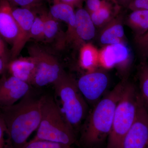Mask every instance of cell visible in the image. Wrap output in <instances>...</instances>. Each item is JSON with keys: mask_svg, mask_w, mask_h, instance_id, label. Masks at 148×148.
Returning <instances> with one entry per match:
<instances>
[{"mask_svg": "<svg viewBox=\"0 0 148 148\" xmlns=\"http://www.w3.org/2000/svg\"><path fill=\"white\" fill-rule=\"evenodd\" d=\"M0 148H12L9 133L0 112Z\"/></svg>", "mask_w": 148, "mask_h": 148, "instance_id": "obj_24", "label": "cell"}, {"mask_svg": "<svg viewBox=\"0 0 148 148\" xmlns=\"http://www.w3.org/2000/svg\"><path fill=\"white\" fill-rule=\"evenodd\" d=\"M127 8L131 11L138 10H148V0H132Z\"/></svg>", "mask_w": 148, "mask_h": 148, "instance_id": "obj_28", "label": "cell"}, {"mask_svg": "<svg viewBox=\"0 0 148 148\" xmlns=\"http://www.w3.org/2000/svg\"><path fill=\"white\" fill-rule=\"evenodd\" d=\"M41 98V116L34 140H43L71 147L75 142V131L66 121L61 109L52 97Z\"/></svg>", "mask_w": 148, "mask_h": 148, "instance_id": "obj_3", "label": "cell"}, {"mask_svg": "<svg viewBox=\"0 0 148 148\" xmlns=\"http://www.w3.org/2000/svg\"><path fill=\"white\" fill-rule=\"evenodd\" d=\"M21 148H71V147L46 140H33L27 142Z\"/></svg>", "mask_w": 148, "mask_h": 148, "instance_id": "obj_23", "label": "cell"}, {"mask_svg": "<svg viewBox=\"0 0 148 148\" xmlns=\"http://www.w3.org/2000/svg\"><path fill=\"white\" fill-rule=\"evenodd\" d=\"M110 0H85L86 9L89 13L96 11Z\"/></svg>", "mask_w": 148, "mask_h": 148, "instance_id": "obj_27", "label": "cell"}, {"mask_svg": "<svg viewBox=\"0 0 148 148\" xmlns=\"http://www.w3.org/2000/svg\"><path fill=\"white\" fill-rule=\"evenodd\" d=\"M76 25L73 39L72 43L80 47L95 38L96 27L93 24L90 13L81 6L78 7L75 11Z\"/></svg>", "mask_w": 148, "mask_h": 148, "instance_id": "obj_12", "label": "cell"}, {"mask_svg": "<svg viewBox=\"0 0 148 148\" xmlns=\"http://www.w3.org/2000/svg\"><path fill=\"white\" fill-rule=\"evenodd\" d=\"M148 142V112L139 93L135 120L118 148H145Z\"/></svg>", "mask_w": 148, "mask_h": 148, "instance_id": "obj_7", "label": "cell"}, {"mask_svg": "<svg viewBox=\"0 0 148 148\" xmlns=\"http://www.w3.org/2000/svg\"><path fill=\"white\" fill-rule=\"evenodd\" d=\"M45 11H44L40 15H36L31 28L30 40L33 39L40 41L43 40L45 28Z\"/></svg>", "mask_w": 148, "mask_h": 148, "instance_id": "obj_22", "label": "cell"}, {"mask_svg": "<svg viewBox=\"0 0 148 148\" xmlns=\"http://www.w3.org/2000/svg\"><path fill=\"white\" fill-rule=\"evenodd\" d=\"M135 86L126 81L117 104L112 125L108 137L107 148H118L134 122L137 110L138 97Z\"/></svg>", "mask_w": 148, "mask_h": 148, "instance_id": "obj_5", "label": "cell"}, {"mask_svg": "<svg viewBox=\"0 0 148 148\" xmlns=\"http://www.w3.org/2000/svg\"><path fill=\"white\" fill-rule=\"evenodd\" d=\"M45 28L43 41L55 44L56 47L61 49L67 43L66 33L62 32L59 21L52 17L49 12L45 13Z\"/></svg>", "mask_w": 148, "mask_h": 148, "instance_id": "obj_17", "label": "cell"}, {"mask_svg": "<svg viewBox=\"0 0 148 148\" xmlns=\"http://www.w3.org/2000/svg\"><path fill=\"white\" fill-rule=\"evenodd\" d=\"M79 63L83 69L92 71L99 66V50L94 45L86 43L80 47Z\"/></svg>", "mask_w": 148, "mask_h": 148, "instance_id": "obj_19", "label": "cell"}, {"mask_svg": "<svg viewBox=\"0 0 148 148\" xmlns=\"http://www.w3.org/2000/svg\"><path fill=\"white\" fill-rule=\"evenodd\" d=\"M12 7L33 8L45 0H7Z\"/></svg>", "mask_w": 148, "mask_h": 148, "instance_id": "obj_26", "label": "cell"}, {"mask_svg": "<svg viewBox=\"0 0 148 148\" xmlns=\"http://www.w3.org/2000/svg\"><path fill=\"white\" fill-rule=\"evenodd\" d=\"M131 50L124 42L103 46L99 51V66L103 69L116 67L121 74L128 71L132 62Z\"/></svg>", "mask_w": 148, "mask_h": 148, "instance_id": "obj_9", "label": "cell"}, {"mask_svg": "<svg viewBox=\"0 0 148 148\" xmlns=\"http://www.w3.org/2000/svg\"><path fill=\"white\" fill-rule=\"evenodd\" d=\"M28 50L36 64L32 85L42 87L53 84L66 73L57 58L41 47L31 45L28 47Z\"/></svg>", "mask_w": 148, "mask_h": 148, "instance_id": "obj_6", "label": "cell"}, {"mask_svg": "<svg viewBox=\"0 0 148 148\" xmlns=\"http://www.w3.org/2000/svg\"><path fill=\"white\" fill-rule=\"evenodd\" d=\"M30 84L12 76L0 79V109L12 106L27 95Z\"/></svg>", "mask_w": 148, "mask_h": 148, "instance_id": "obj_11", "label": "cell"}, {"mask_svg": "<svg viewBox=\"0 0 148 148\" xmlns=\"http://www.w3.org/2000/svg\"><path fill=\"white\" fill-rule=\"evenodd\" d=\"M9 133L12 148H21L38 129L41 116V98L29 92L12 106L0 109Z\"/></svg>", "mask_w": 148, "mask_h": 148, "instance_id": "obj_1", "label": "cell"}, {"mask_svg": "<svg viewBox=\"0 0 148 148\" xmlns=\"http://www.w3.org/2000/svg\"><path fill=\"white\" fill-rule=\"evenodd\" d=\"M116 1L121 6L127 8L130 3L131 2L132 0H116Z\"/></svg>", "mask_w": 148, "mask_h": 148, "instance_id": "obj_32", "label": "cell"}, {"mask_svg": "<svg viewBox=\"0 0 148 148\" xmlns=\"http://www.w3.org/2000/svg\"><path fill=\"white\" fill-rule=\"evenodd\" d=\"M135 43L138 53L143 60L148 58V31L141 36L135 38Z\"/></svg>", "mask_w": 148, "mask_h": 148, "instance_id": "obj_25", "label": "cell"}, {"mask_svg": "<svg viewBox=\"0 0 148 148\" xmlns=\"http://www.w3.org/2000/svg\"><path fill=\"white\" fill-rule=\"evenodd\" d=\"M7 64L1 58H0V75H3L7 70Z\"/></svg>", "mask_w": 148, "mask_h": 148, "instance_id": "obj_31", "label": "cell"}, {"mask_svg": "<svg viewBox=\"0 0 148 148\" xmlns=\"http://www.w3.org/2000/svg\"><path fill=\"white\" fill-rule=\"evenodd\" d=\"M147 60H148V58L147 59Z\"/></svg>", "mask_w": 148, "mask_h": 148, "instance_id": "obj_34", "label": "cell"}, {"mask_svg": "<svg viewBox=\"0 0 148 148\" xmlns=\"http://www.w3.org/2000/svg\"><path fill=\"white\" fill-rule=\"evenodd\" d=\"M126 82L123 79L118 84L95 104L88 116L81 135L82 141L86 147L98 145L108 137L116 108Z\"/></svg>", "mask_w": 148, "mask_h": 148, "instance_id": "obj_2", "label": "cell"}, {"mask_svg": "<svg viewBox=\"0 0 148 148\" xmlns=\"http://www.w3.org/2000/svg\"><path fill=\"white\" fill-rule=\"evenodd\" d=\"M126 23L134 32L135 38L143 36L148 31V10L132 11L126 18Z\"/></svg>", "mask_w": 148, "mask_h": 148, "instance_id": "obj_20", "label": "cell"}, {"mask_svg": "<svg viewBox=\"0 0 148 148\" xmlns=\"http://www.w3.org/2000/svg\"><path fill=\"white\" fill-rule=\"evenodd\" d=\"M123 14L120 13L112 21L102 28L98 36L99 42L102 45L115 44L125 42Z\"/></svg>", "mask_w": 148, "mask_h": 148, "instance_id": "obj_15", "label": "cell"}, {"mask_svg": "<svg viewBox=\"0 0 148 148\" xmlns=\"http://www.w3.org/2000/svg\"><path fill=\"white\" fill-rule=\"evenodd\" d=\"M36 61L32 56L21 57L10 60L7 66L10 75L32 84L36 72Z\"/></svg>", "mask_w": 148, "mask_h": 148, "instance_id": "obj_14", "label": "cell"}, {"mask_svg": "<svg viewBox=\"0 0 148 148\" xmlns=\"http://www.w3.org/2000/svg\"><path fill=\"white\" fill-rule=\"evenodd\" d=\"M138 77L141 97L145 104L148 106V63L143 60L139 65Z\"/></svg>", "mask_w": 148, "mask_h": 148, "instance_id": "obj_21", "label": "cell"}, {"mask_svg": "<svg viewBox=\"0 0 148 148\" xmlns=\"http://www.w3.org/2000/svg\"><path fill=\"white\" fill-rule=\"evenodd\" d=\"M73 6L64 3H53L49 13L51 16L58 21L66 23L68 29L66 33L67 43L72 42L73 39L76 25L75 11Z\"/></svg>", "mask_w": 148, "mask_h": 148, "instance_id": "obj_16", "label": "cell"}, {"mask_svg": "<svg viewBox=\"0 0 148 148\" xmlns=\"http://www.w3.org/2000/svg\"><path fill=\"white\" fill-rule=\"evenodd\" d=\"M0 58L2 59L8 64L10 61V54L8 51L4 40L0 36Z\"/></svg>", "mask_w": 148, "mask_h": 148, "instance_id": "obj_29", "label": "cell"}, {"mask_svg": "<svg viewBox=\"0 0 148 148\" xmlns=\"http://www.w3.org/2000/svg\"><path fill=\"white\" fill-rule=\"evenodd\" d=\"M18 32L17 22L12 14V6L7 0H0V36L12 46Z\"/></svg>", "mask_w": 148, "mask_h": 148, "instance_id": "obj_13", "label": "cell"}, {"mask_svg": "<svg viewBox=\"0 0 148 148\" xmlns=\"http://www.w3.org/2000/svg\"><path fill=\"white\" fill-rule=\"evenodd\" d=\"M85 0H53V3L61 2L65 3L71 5L75 7L81 6L82 3Z\"/></svg>", "mask_w": 148, "mask_h": 148, "instance_id": "obj_30", "label": "cell"}, {"mask_svg": "<svg viewBox=\"0 0 148 148\" xmlns=\"http://www.w3.org/2000/svg\"><path fill=\"white\" fill-rule=\"evenodd\" d=\"M77 82L86 102L95 105L107 90L110 79L105 70L96 69L82 75Z\"/></svg>", "mask_w": 148, "mask_h": 148, "instance_id": "obj_8", "label": "cell"}, {"mask_svg": "<svg viewBox=\"0 0 148 148\" xmlns=\"http://www.w3.org/2000/svg\"><path fill=\"white\" fill-rule=\"evenodd\" d=\"M12 14L18 25V32L11 49L10 60L16 58L30 40L31 28L36 15L33 8L12 6Z\"/></svg>", "mask_w": 148, "mask_h": 148, "instance_id": "obj_10", "label": "cell"}, {"mask_svg": "<svg viewBox=\"0 0 148 148\" xmlns=\"http://www.w3.org/2000/svg\"><path fill=\"white\" fill-rule=\"evenodd\" d=\"M147 146H148V142L147 144Z\"/></svg>", "mask_w": 148, "mask_h": 148, "instance_id": "obj_33", "label": "cell"}, {"mask_svg": "<svg viewBox=\"0 0 148 148\" xmlns=\"http://www.w3.org/2000/svg\"><path fill=\"white\" fill-rule=\"evenodd\" d=\"M121 7L116 0H110L98 10L90 13L96 28H103L121 12Z\"/></svg>", "mask_w": 148, "mask_h": 148, "instance_id": "obj_18", "label": "cell"}, {"mask_svg": "<svg viewBox=\"0 0 148 148\" xmlns=\"http://www.w3.org/2000/svg\"><path fill=\"white\" fill-rule=\"evenodd\" d=\"M53 84L56 94L61 101V112L75 131L87 116V103L79 89L76 81L66 73Z\"/></svg>", "mask_w": 148, "mask_h": 148, "instance_id": "obj_4", "label": "cell"}]
</instances>
